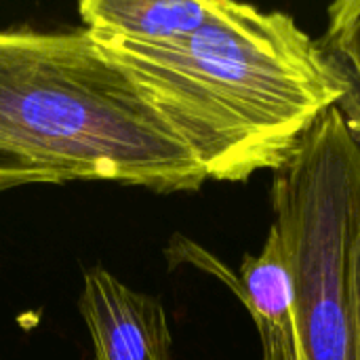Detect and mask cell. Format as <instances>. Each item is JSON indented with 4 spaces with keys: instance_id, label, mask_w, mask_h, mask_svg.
I'll list each match as a JSON object with an SVG mask.
<instances>
[{
    "instance_id": "cell-1",
    "label": "cell",
    "mask_w": 360,
    "mask_h": 360,
    "mask_svg": "<svg viewBox=\"0 0 360 360\" xmlns=\"http://www.w3.org/2000/svg\"><path fill=\"white\" fill-rule=\"evenodd\" d=\"M95 42L215 181L281 171L310 127L348 95L321 38L276 8L213 0L190 36Z\"/></svg>"
},
{
    "instance_id": "cell-2",
    "label": "cell",
    "mask_w": 360,
    "mask_h": 360,
    "mask_svg": "<svg viewBox=\"0 0 360 360\" xmlns=\"http://www.w3.org/2000/svg\"><path fill=\"white\" fill-rule=\"evenodd\" d=\"M70 181L173 194L207 175L84 27L0 30V194Z\"/></svg>"
},
{
    "instance_id": "cell-3",
    "label": "cell",
    "mask_w": 360,
    "mask_h": 360,
    "mask_svg": "<svg viewBox=\"0 0 360 360\" xmlns=\"http://www.w3.org/2000/svg\"><path fill=\"white\" fill-rule=\"evenodd\" d=\"M270 202L291 276L297 360H356L350 259L360 236V146L338 105L272 173Z\"/></svg>"
},
{
    "instance_id": "cell-4",
    "label": "cell",
    "mask_w": 360,
    "mask_h": 360,
    "mask_svg": "<svg viewBox=\"0 0 360 360\" xmlns=\"http://www.w3.org/2000/svg\"><path fill=\"white\" fill-rule=\"evenodd\" d=\"M78 310L97 360H171V329L162 302L127 287L105 268L84 272Z\"/></svg>"
},
{
    "instance_id": "cell-5",
    "label": "cell",
    "mask_w": 360,
    "mask_h": 360,
    "mask_svg": "<svg viewBox=\"0 0 360 360\" xmlns=\"http://www.w3.org/2000/svg\"><path fill=\"white\" fill-rule=\"evenodd\" d=\"M179 251L167 249V255L181 259L221 278L232 293L243 302L253 319L262 344V360H297L293 338V289L289 268L276 230L270 226L259 253H247L238 274L230 272L213 255L190 240L175 238Z\"/></svg>"
},
{
    "instance_id": "cell-6",
    "label": "cell",
    "mask_w": 360,
    "mask_h": 360,
    "mask_svg": "<svg viewBox=\"0 0 360 360\" xmlns=\"http://www.w3.org/2000/svg\"><path fill=\"white\" fill-rule=\"evenodd\" d=\"M211 8L213 0H84L78 15L95 40L162 44L190 36Z\"/></svg>"
},
{
    "instance_id": "cell-7",
    "label": "cell",
    "mask_w": 360,
    "mask_h": 360,
    "mask_svg": "<svg viewBox=\"0 0 360 360\" xmlns=\"http://www.w3.org/2000/svg\"><path fill=\"white\" fill-rule=\"evenodd\" d=\"M321 42L346 76L348 95L338 108L360 146V0L329 4L327 27Z\"/></svg>"
},
{
    "instance_id": "cell-8",
    "label": "cell",
    "mask_w": 360,
    "mask_h": 360,
    "mask_svg": "<svg viewBox=\"0 0 360 360\" xmlns=\"http://www.w3.org/2000/svg\"><path fill=\"white\" fill-rule=\"evenodd\" d=\"M352 316H354V352L360 360V289L352 295Z\"/></svg>"
}]
</instances>
